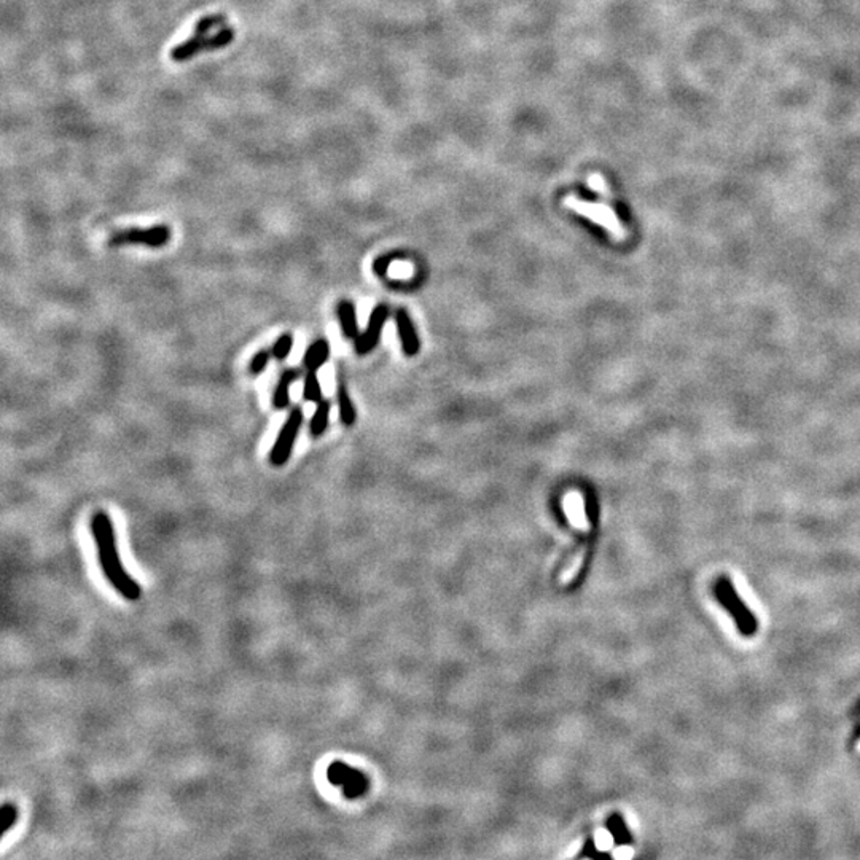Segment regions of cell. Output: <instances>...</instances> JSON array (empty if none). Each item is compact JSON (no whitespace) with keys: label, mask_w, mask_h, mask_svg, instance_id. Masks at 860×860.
Segmentation results:
<instances>
[{"label":"cell","mask_w":860,"mask_h":860,"mask_svg":"<svg viewBox=\"0 0 860 860\" xmlns=\"http://www.w3.org/2000/svg\"><path fill=\"white\" fill-rule=\"evenodd\" d=\"M566 206H569L570 209H574L575 212H579L584 217H588L591 220H594L596 224L602 225L604 228H607L610 233L617 234L618 238L623 234L622 225L620 221H618L617 215L609 209L607 206L602 204H594V203H587V201H580L574 196L566 198Z\"/></svg>","instance_id":"5"},{"label":"cell","mask_w":860,"mask_h":860,"mask_svg":"<svg viewBox=\"0 0 860 860\" xmlns=\"http://www.w3.org/2000/svg\"><path fill=\"white\" fill-rule=\"evenodd\" d=\"M234 36H236V32H234L233 28H224L215 33V36L204 38L203 45H201V53H211L225 48V46L233 42Z\"/></svg>","instance_id":"13"},{"label":"cell","mask_w":860,"mask_h":860,"mask_svg":"<svg viewBox=\"0 0 860 860\" xmlns=\"http://www.w3.org/2000/svg\"><path fill=\"white\" fill-rule=\"evenodd\" d=\"M91 534L96 543L100 570L104 572L105 579L127 601H137L142 596V588L123 567L118 553L115 528H113L110 516L105 512L94 513L91 520Z\"/></svg>","instance_id":"1"},{"label":"cell","mask_w":860,"mask_h":860,"mask_svg":"<svg viewBox=\"0 0 860 860\" xmlns=\"http://www.w3.org/2000/svg\"><path fill=\"white\" fill-rule=\"evenodd\" d=\"M328 357H330V345H328V341L325 338H319L306 349L305 357H303V367L306 372L318 373L319 369L327 364Z\"/></svg>","instance_id":"8"},{"label":"cell","mask_w":860,"mask_h":860,"mask_svg":"<svg viewBox=\"0 0 860 860\" xmlns=\"http://www.w3.org/2000/svg\"><path fill=\"white\" fill-rule=\"evenodd\" d=\"M303 399L306 402H313V403H319L322 400V386L319 381V376L315 372H308L306 378H305V387H303Z\"/></svg>","instance_id":"14"},{"label":"cell","mask_w":860,"mask_h":860,"mask_svg":"<svg viewBox=\"0 0 860 860\" xmlns=\"http://www.w3.org/2000/svg\"><path fill=\"white\" fill-rule=\"evenodd\" d=\"M387 318H389V308L386 305H379L373 309V313H372V315H369L368 325L364 330V333H360L359 337L355 338V352H357L359 355H365L369 351H373L374 346L378 345L381 332L386 325Z\"/></svg>","instance_id":"6"},{"label":"cell","mask_w":860,"mask_h":860,"mask_svg":"<svg viewBox=\"0 0 860 860\" xmlns=\"http://www.w3.org/2000/svg\"><path fill=\"white\" fill-rule=\"evenodd\" d=\"M330 409H332V403L330 400L322 399L318 403V408H315V411L311 418V424H309V434L314 439H319L320 435H324V432L328 427V419H330Z\"/></svg>","instance_id":"11"},{"label":"cell","mask_w":860,"mask_h":860,"mask_svg":"<svg viewBox=\"0 0 860 860\" xmlns=\"http://www.w3.org/2000/svg\"><path fill=\"white\" fill-rule=\"evenodd\" d=\"M714 596L720 606L733 618L739 634L744 637H754L758 631V620L755 614L748 607L743 597L738 594L736 588L728 577H718L714 583Z\"/></svg>","instance_id":"2"},{"label":"cell","mask_w":860,"mask_h":860,"mask_svg":"<svg viewBox=\"0 0 860 860\" xmlns=\"http://www.w3.org/2000/svg\"><path fill=\"white\" fill-rule=\"evenodd\" d=\"M610 843H612V838H610L607 833H601V835L597 833V846H599V848H609Z\"/></svg>","instance_id":"19"},{"label":"cell","mask_w":860,"mask_h":860,"mask_svg":"<svg viewBox=\"0 0 860 860\" xmlns=\"http://www.w3.org/2000/svg\"><path fill=\"white\" fill-rule=\"evenodd\" d=\"M338 319L341 332L347 340H355L359 337V320L354 303L347 300H342L338 305Z\"/></svg>","instance_id":"10"},{"label":"cell","mask_w":860,"mask_h":860,"mask_svg":"<svg viewBox=\"0 0 860 860\" xmlns=\"http://www.w3.org/2000/svg\"><path fill=\"white\" fill-rule=\"evenodd\" d=\"M303 419H305L303 409H301L300 407H295L290 411V414H288V418L285 419L284 426L280 427L278 439H276V441H274V445L271 448V453H270L271 466L282 467V466H285L288 459H290L293 446L298 439L300 429H301V426H303Z\"/></svg>","instance_id":"4"},{"label":"cell","mask_w":860,"mask_h":860,"mask_svg":"<svg viewBox=\"0 0 860 860\" xmlns=\"http://www.w3.org/2000/svg\"><path fill=\"white\" fill-rule=\"evenodd\" d=\"M395 324H397L403 352H405L407 355H414L419 351V340H418V335H416L413 320H411V318H409L405 309H400V311L395 314Z\"/></svg>","instance_id":"7"},{"label":"cell","mask_w":860,"mask_h":860,"mask_svg":"<svg viewBox=\"0 0 860 860\" xmlns=\"http://www.w3.org/2000/svg\"><path fill=\"white\" fill-rule=\"evenodd\" d=\"M18 819V808L13 803H5L0 811V822H2V835H5L13 825L16 824Z\"/></svg>","instance_id":"18"},{"label":"cell","mask_w":860,"mask_h":860,"mask_svg":"<svg viewBox=\"0 0 860 860\" xmlns=\"http://www.w3.org/2000/svg\"><path fill=\"white\" fill-rule=\"evenodd\" d=\"M298 378H300V372L293 368L285 369V372L279 376V381H278L276 389H274V394H273L274 409L282 411V409H285L288 407V403H290V386Z\"/></svg>","instance_id":"9"},{"label":"cell","mask_w":860,"mask_h":860,"mask_svg":"<svg viewBox=\"0 0 860 860\" xmlns=\"http://www.w3.org/2000/svg\"><path fill=\"white\" fill-rule=\"evenodd\" d=\"M271 355H273V352L270 351V349H260V351L251 359V364H248V373H251L252 376L263 373L268 364H270Z\"/></svg>","instance_id":"17"},{"label":"cell","mask_w":860,"mask_h":860,"mask_svg":"<svg viewBox=\"0 0 860 860\" xmlns=\"http://www.w3.org/2000/svg\"><path fill=\"white\" fill-rule=\"evenodd\" d=\"M171 228L167 225H154L150 228H127L113 233L109 239L110 247H122V246H147L152 248H159L171 241Z\"/></svg>","instance_id":"3"},{"label":"cell","mask_w":860,"mask_h":860,"mask_svg":"<svg viewBox=\"0 0 860 860\" xmlns=\"http://www.w3.org/2000/svg\"><path fill=\"white\" fill-rule=\"evenodd\" d=\"M293 347V337L290 333H282L280 337L274 342V346L271 349L273 357L276 360H285L288 357V354H290Z\"/></svg>","instance_id":"16"},{"label":"cell","mask_w":860,"mask_h":860,"mask_svg":"<svg viewBox=\"0 0 860 860\" xmlns=\"http://www.w3.org/2000/svg\"><path fill=\"white\" fill-rule=\"evenodd\" d=\"M338 408H340V421L342 424L351 427L354 426L355 419H357V413H355L354 403L349 397L347 387L342 381H340L338 384Z\"/></svg>","instance_id":"12"},{"label":"cell","mask_w":860,"mask_h":860,"mask_svg":"<svg viewBox=\"0 0 860 860\" xmlns=\"http://www.w3.org/2000/svg\"><path fill=\"white\" fill-rule=\"evenodd\" d=\"M583 560H584V552H583V550H580V552L575 553L572 560H570L567 562V566L562 569V572L560 575V582L564 583V584L569 583V582H572L575 579V577H577V574L580 572Z\"/></svg>","instance_id":"15"}]
</instances>
